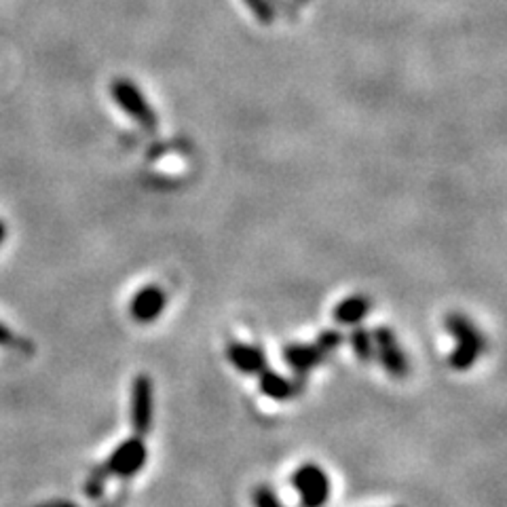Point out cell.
I'll list each match as a JSON object with an SVG mask.
<instances>
[{
    "label": "cell",
    "mask_w": 507,
    "mask_h": 507,
    "mask_svg": "<svg viewBox=\"0 0 507 507\" xmlns=\"http://www.w3.org/2000/svg\"><path fill=\"white\" fill-rule=\"evenodd\" d=\"M444 328L455 339V349L448 356L451 368H455L457 373H465V370L474 368L477 359L482 357V353L486 351V339L480 332V328L468 315L457 314V311H452V314L444 317Z\"/></svg>",
    "instance_id": "6da1fadb"
},
{
    "label": "cell",
    "mask_w": 507,
    "mask_h": 507,
    "mask_svg": "<svg viewBox=\"0 0 507 507\" xmlns=\"http://www.w3.org/2000/svg\"><path fill=\"white\" fill-rule=\"evenodd\" d=\"M345 334L340 330H323L314 343H290L284 347L281 356L296 374H306L326 362L334 351L345 345Z\"/></svg>",
    "instance_id": "7a4b0ae2"
},
{
    "label": "cell",
    "mask_w": 507,
    "mask_h": 507,
    "mask_svg": "<svg viewBox=\"0 0 507 507\" xmlns=\"http://www.w3.org/2000/svg\"><path fill=\"white\" fill-rule=\"evenodd\" d=\"M155 423V382L149 374H138L129 391V425L135 435L146 438Z\"/></svg>",
    "instance_id": "3957f363"
},
{
    "label": "cell",
    "mask_w": 507,
    "mask_h": 507,
    "mask_svg": "<svg viewBox=\"0 0 507 507\" xmlns=\"http://www.w3.org/2000/svg\"><path fill=\"white\" fill-rule=\"evenodd\" d=\"M292 486L298 493L300 507H323L330 499V477L317 463H303L294 469Z\"/></svg>",
    "instance_id": "277c9868"
},
{
    "label": "cell",
    "mask_w": 507,
    "mask_h": 507,
    "mask_svg": "<svg viewBox=\"0 0 507 507\" xmlns=\"http://www.w3.org/2000/svg\"><path fill=\"white\" fill-rule=\"evenodd\" d=\"M149 461V448L142 435H132L125 442H121L115 451L110 452L108 461L104 463L106 471L110 477H119V480H129V477L138 476Z\"/></svg>",
    "instance_id": "5b68a950"
},
{
    "label": "cell",
    "mask_w": 507,
    "mask_h": 507,
    "mask_svg": "<svg viewBox=\"0 0 507 507\" xmlns=\"http://www.w3.org/2000/svg\"><path fill=\"white\" fill-rule=\"evenodd\" d=\"M373 339H374L376 357L381 359L385 373L391 376V379H406L410 373V362L408 356H406L402 349V345H400L393 328L379 326L373 332Z\"/></svg>",
    "instance_id": "8992f818"
},
{
    "label": "cell",
    "mask_w": 507,
    "mask_h": 507,
    "mask_svg": "<svg viewBox=\"0 0 507 507\" xmlns=\"http://www.w3.org/2000/svg\"><path fill=\"white\" fill-rule=\"evenodd\" d=\"M258 387H261L262 396L275 400V402H288V400H294L305 391L306 374L284 376L275 373V370H271L267 365V368L258 374Z\"/></svg>",
    "instance_id": "52a82bcc"
},
{
    "label": "cell",
    "mask_w": 507,
    "mask_h": 507,
    "mask_svg": "<svg viewBox=\"0 0 507 507\" xmlns=\"http://www.w3.org/2000/svg\"><path fill=\"white\" fill-rule=\"evenodd\" d=\"M168 306V294L161 286H146L138 294H133L129 303V315L140 326H149L157 322Z\"/></svg>",
    "instance_id": "ba28073f"
},
{
    "label": "cell",
    "mask_w": 507,
    "mask_h": 507,
    "mask_svg": "<svg viewBox=\"0 0 507 507\" xmlns=\"http://www.w3.org/2000/svg\"><path fill=\"white\" fill-rule=\"evenodd\" d=\"M227 359L235 370L245 376H258L267 368V353L261 345L241 343V340H228Z\"/></svg>",
    "instance_id": "9c48e42d"
},
{
    "label": "cell",
    "mask_w": 507,
    "mask_h": 507,
    "mask_svg": "<svg viewBox=\"0 0 507 507\" xmlns=\"http://www.w3.org/2000/svg\"><path fill=\"white\" fill-rule=\"evenodd\" d=\"M373 309V303H370L368 296L364 294H353V296H347L340 300L339 305L334 306L332 317L339 326H357L365 320V315L370 314Z\"/></svg>",
    "instance_id": "30bf717a"
},
{
    "label": "cell",
    "mask_w": 507,
    "mask_h": 507,
    "mask_svg": "<svg viewBox=\"0 0 507 507\" xmlns=\"http://www.w3.org/2000/svg\"><path fill=\"white\" fill-rule=\"evenodd\" d=\"M349 345H351L353 353H356V357L362 364H370L376 357L373 332H370V330H365L362 323L353 326L351 334H349Z\"/></svg>",
    "instance_id": "8fae6325"
},
{
    "label": "cell",
    "mask_w": 507,
    "mask_h": 507,
    "mask_svg": "<svg viewBox=\"0 0 507 507\" xmlns=\"http://www.w3.org/2000/svg\"><path fill=\"white\" fill-rule=\"evenodd\" d=\"M108 480H110L108 471H106L104 463H99V465H96V468L91 469V474L87 476L85 486H82V491H85V494H87V497H90L91 501H99V499L104 497L106 485H108Z\"/></svg>",
    "instance_id": "7c38bea8"
},
{
    "label": "cell",
    "mask_w": 507,
    "mask_h": 507,
    "mask_svg": "<svg viewBox=\"0 0 507 507\" xmlns=\"http://www.w3.org/2000/svg\"><path fill=\"white\" fill-rule=\"evenodd\" d=\"M252 503L254 507H284L281 499L277 497L275 488L269 485H258L252 491Z\"/></svg>",
    "instance_id": "4fadbf2b"
},
{
    "label": "cell",
    "mask_w": 507,
    "mask_h": 507,
    "mask_svg": "<svg viewBox=\"0 0 507 507\" xmlns=\"http://www.w3.org/2000/svg\"><path fill=\"white\" fill-rule=\"evenodd\" d=\"M0 347H9V349H21V351H32V345H28L21 336H17L13 330L0 323Z\"/></svg>",
    "instance_id": "5bb4252c"
},
{
    "label": "cell",
    "mask_w": 507,
    "mask_h": 507,
    "mask_svg": "<svg viewBox=\"0 0 507 507\" xmlns=\"http://www.w3.org/2000/svg\"><path fill=\"white\" fill-rule=\"evenodd\" d=\"M39 507H79V505L66 499H53V501H47V503H40Z\"/></svg>",
    "instance_id": "9a60e30c"
},
{
    "label": "cell",
    "mask_w": 507,
    "mask_h": 507,
    "mask_svg": "<svg viewBox=\"0 0 507 507\" xmlns=\"http://www.w3.org/2000/svg\"><path fill=\"white\" fill-rule=\"evenodd\" d=\"M125 501H127V488H123V491L116 494L115 499L108 501V503H106L104 507H123V503H125Z\"/></svg>",
    "instance_id": "2e32d148"
},
{
    "label": "cell",
    "mask_w": 507,
    "mask_h": 507,
    "mask_svg": "<svg viewBox=\"0 0 507 507\" xmlns=\"http://www.w3.org/2000/svg\"><path fill=\"white\" fill-rule=\"evenodd\" d=\"M4 237H7V224L0 220V245L4 244Z\"/></svg>",
    "instance_id": "e0dca14e"
},
{
    "label": "cell",
    "mask_w": 507,
    "mask_h": 507,
    "mask_svg": "<svg viewBox=\"0 0 507 507\" xmlns=\"http://www.w3.org/2000/svg\"><path fill=\"white\" fill-rule=\"evenodd\" d=\"M398 507H400V505H398Z\"/></svg>",
    "instance_id": "ac0fdd59"
}]
</instances>
